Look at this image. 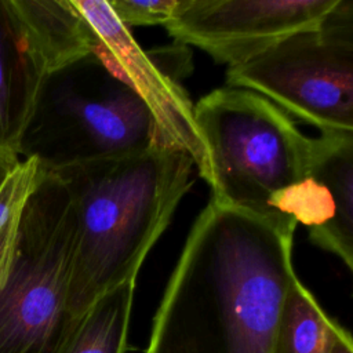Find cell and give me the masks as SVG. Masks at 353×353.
Masks as SVG:
<instances>
[{"mask_svg":"<svg viewBox=\"0 0 353 353\" xmlns=\"http://www.w3.org/2000/svg\"><path fill=\"white\" fill-rule=\"evenodd\" d=\"M295 277L292 236L210 201L170 276L146 353H270Z\"/></svg>","mask_w":353,"mask_h":353,"instance_id":"6da1fadb","label":"cell"},{"mask_svg":"<svg viewBox=\"0 0 353 353\" xmlns=\"http://www.w3.org/2000/svg\"><path fill=\"white\" fill-rule=\"evenodd\" d=\"M194 161L167 146L54 170L76 212L68 310L80 319L102 295L135 280L193 185Z\"/></svg>","mask_w":353,"mask_h":353,"instance_id":"7a4b0ae2","label":"cell"},{"mask_svg":"<svg viewBox=\"0 0 353 353\" xmlns=\"http://www.w3.org/2000/svg\"><path fill=\"white\" fill-rule=\"evenodd\" d=\"M194 120L205 150L201 178L211 188V201L255 215L284 233L272 200L305 176L314 138L303 135L265 97L237 87L200 98Z\"/></svg>","mask_w":353,"mask_h":353,"instance_id":"3957f363","label":"cell"},{"mask_svg":"<svg viewBox=\"0 0 353 353\" xmlns=\"http://www.w3.org/2000/svg\"><path fill=\"white\" fill-rule=\"evenodd\" d=\"M156 145L167 146L148 106L91 52L44 76L18 159L54 171Z\"/></svg>","mask_w":353,"mask_h":353,"instance_id":"277c9868","label":"cell"},{"mask_svg":"<svg viewBox=\"0 0 353 353\" xmlns=\"http://www.w3.org/2000/svg\"><path fill=\"white\" fill-rule=\"evenodd\" d=\"M72 196L46 171L29 197L10 277L0 290V353H59L79 319L68 310L76 243Z\"/></svg>","mask_w":353,"mask_h":353,"instance_id":"5b68a950","label":"cell"},{"mask_svg":"<svg viewBox=\"0 0 353 353\" xmlns=\"http://www.w3.org/2000/svg\"><path fill=\"white\" fill-rule=\"evenodd\" d=\"M226 83L265 97L321 134L353 132V1L339 0L320 26L229 68Z\"/></svg>","mask_w":353,"mask_h":353,"instance_id":"8992f818","label":"cell"},{"mask_svg":"<svg viewBox=\"0 0 353 353\" xmlns=\"http://www.w3.org/2000/svg\"><path fill=\"white\" fill-rule=\"evenodd\" d=\"M339 0H179L165 23L179 43L196 46L229 68L283 39L317 28Z\"/></svg>","mask_w":353,"mask_h":353,"instance_id":"52a82bcc","label":"cell"},{"mask_svg":"<svg viewBox=\"0 0 353 353\" xmlns=\"http://www.w3.org/2000/svg\"><path fill=\"white\" fill-rule=\"evenodd\" d=\"M92 29V52L148 106L168 148L188 153L200 175L205 150L185 90L143 51L103 0H72Z\"/></svg>","mask_w":353,"mask_h":353,"instance_id":"ba28073f","label":"cell"},{"mask_svg":"<svg viewBox=\"0 0 353 353\" xmlns=\"http://www.w3.org/2000/svg\"><path fill=\"white\" fill-rule=\"evenodd\" d=\"M272 210L285 234L298 223L309 240L353 268V132L314 138L309 168L302 179L272 200Z\"/></svg>","mask_w":353,"mask_h":353,"instance_id":"9c48e42d","label":"cell"},{"mask_svg":"<svg viewBox=\"0 0 353 353\" xmlns=\"http://www.w3.org/2000/svg\"><path fill=\"white\" fill-rule=\"evenodd\" d=\"M46 62L15 0H0V152L18 157Z\"/></svg>","mask_w":353,"mask_h":353,"instance_id":"30bf717a","label":"cell"},{"mask_svg":"<svg viewBox=\"0 0 353 353\" xmlns=\"http://www.w3.org/2000/svg\"><path fill=\"white\" fill-rule=\"evenodd\" d=\"M15 1L46 62L47 73L92 52V29L72 0Z\"/></svg>","mask_w":353,"mask_h":353,"instance_id":"8fae6325","label":"cell"},{"mask_svg":"<svg viewBox=\"0 0 353 353\" xmlns=\"http://www.w3.org/2000/svg\"><path fill=\"white\" fill-rule=\"evenodd\" d=\"M135 280L102 295L76 323L59 353H124Z\"/></svg>","mask_w":353,"mask_h":353,"instance_id":"7c38bea8","label":"cell"},{"mask_svg":"<svg viewBox=\"0 0 353 353\" xmlns=\"http://www.w3.org/2000/svg\"><path fill=\"white\" fill-rule=\"evenodd\" d=\"M341 328L296 276L285 295L270 353H330Z\"/></svg>","mask_w":353,"mask_h":353,"instance_id":"4fadbf2b","label":"cell"},{"mask_svg":"<svg viewBox=\"0 0 353 353\" xmlns=\"http://www.w3.org/2000/svg\"><path fill=\"white\" fill-rule=\"evenodd\" d=\"M44 174L36 159H22L0 183V290L12 269L25 205Z\"/></svg>","mask_w":353,"mask_h":353,"instance_id":"5bb4252c","label":"cell"},{"mask_svg":"<svg viewBox=\"0 0 353 353\" xmlns=\"http://www.w3.org/2000/svg\"><path fill=\"white\" fill-rule=\"evenodd\" d=\"M179 0H110L114 17L127 28L163 25L171 19Z\"/></svg>","mask_w":353,"mask_h":353,"instance_id":"9a60e30c","label":"cell"},{"mask_svg":"<svg viewBox=\"0 0 353 353\" xmlns=\"http://www.w3.org/2000/svg\"><path fill=\"white\" fill-rule=\"evenodd\" d=\"M330 353H353V343L350 334L341 328L338 334L334 338V342L331 345Z\"/></svg>","mask_w":353,"mask_h":353,"instance_id":"2e32d148","label":"cell"},{"mask_svg":"<svg viewBox=\"0 0 353 353\" xmlns=\"http://www.w3.org/2000/svg\"><path fill=\"white\" fill-rule=\"evenodd\" d=\"M19 159L15 154L0 152V183L4 181L7 174L18 164Z\"/></svg>","mask_w":353,"mask_h":353,"instance_id":"e0dca14e","label":"cell"}]
</instances>
